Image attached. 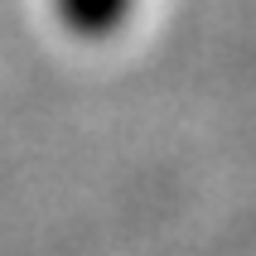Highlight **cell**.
Instances as JSON below:
<instances>
[{"mask_svg": "<svg viewBox=\"0 0 256 256\" xmlns=\"http://www.w3.org/2000/svg\"><path fill=\"white\" fill-rule=\"evenodd\" d=\"M54 20L78 39H106L130 20L136 0H48Z\"/></svg>", "mask_w": 256, "mask_h": 256, "instance_id": "6da1fadb", "label": "cell"}]
</instances>
